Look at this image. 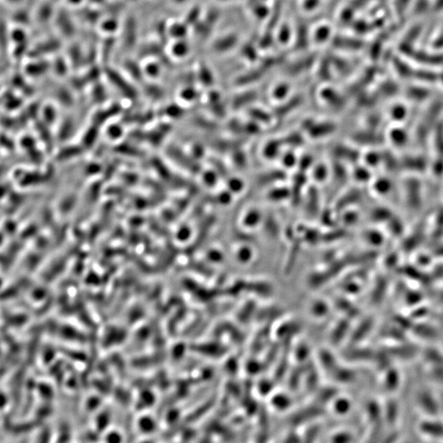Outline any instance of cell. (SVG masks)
<instances>
[{
  "label": "cell",
  "instance_id": "6",
  "mask_svg": "<svg viewBox=\"0 0 443 443\" xmlns=\"http://www.w3.org/2000/svg\"><path fill=\"white\" fill-rule=\"evenodd\" d=\"M283 162H284L285 165L288 166V167H291L295 163V157L291 154H288V155H286L284 156Z\"/></svg>",
  "mask_w": 443,
  "mask_h": 443
},
{
  "label": "cell",
  "instance_id": "4",
  "mask_svg": "<svg viewBox=\"0 0 443 443\" xmlns=\"http://www.w3.org/2000/svg\"><path fill=\"white\" fill-rule=\"evenodd\" d=\"M288 191L285 189H279L275 190L272 193H270L269 197L273 199H282L286 198L288 196Z\"/></svg>",
  "mask_w": 443,
  "mask_h": 443
},
{
  "label": "cell",
  "instance_id": "8",
  "mask_svg": "<svg viewBox=\"0 0 443 443\" xmlns=\"http://www.w3.org/2000/svg\"><path fill=\"white\" fill-rule=\"evenodd\" d=\"M301 161H302V162H301V167H303V168H307V167H309V166H310V164L311 163V161L312 160H311V158H310V157H307V156H306V157H305V158H302V160Z\"/></svg>",
  "mask_w": 443,
  "mask_h": 443
},
{
  "label": "cell",
  "instance_id": "3",
  "mask_svg": "<svg viewBox=\"0 0 443 443\" xmlns=\"http://www.w3.org/2000/svg\"><path fill=\"white\" fill-rule=\"evenodd\" d=\"M286 141L290 145L296 146V145H301V143L303 142V138L301 137V135L299 133H293L286 138Z\"/></svg>",
  "mask_w": 443,
  "mask_h": 443
},
{
  "label": "cell",
  "instance_id": "1",
  "mask_svg": "<svg viewBox=\"0 0 443 443\" xmlns=\"http://www.w3.org/2000/svg\"><path fill=\"white\" fill-rule=\"evenodd\" d=\"M279 150H280V141L273 140L266 145L265 155L267 156V158H274L276 155H278Z\"/></svg>",
  "mask_w": 443,
  "mask_h": 443
},
{
  "label": "cell",
  "instance_id": "2",
  "mask_svg": "<svg viewBox=\"0 0 443 443\" xmlns=\"http://www.w3.org/2000/svg\"><path fill=\"white\" fill-rule=\"evenodd\" d=\"M260 219V214L259 212L255 211V210H253V211H250L249 214L245 216L244 220V224L246 226H255V224H257L259 221Z\"/></svg>",
  "mask_w": 443,
  "mask_h": 443
},
{
  "label": "cell",
  "instance_id": "5",
  "mask_svg": "<svg viewBox=\"0 0 443 443\" xmlns=\"http://www.w3.org/2000/svg\"><path fill=\"white\" fill-rule=\"evenodd\" d=\"M250 255H251V252L250 250H248L246 248H243L242 249V250H240L239 253H238V256H239L240 260H246L248 258L250 257Z\"/></svg>",
  "mask_w": 443,
  "mask_h": 443
},
{
  "label": "cell",
  "instance_id": "9",
  "mask_svg": "<svg viewBox=\"0 0 443 443\" xmlns=\"http://www.w3.org/2000/svg\"><path fill=\"white\" fill-rule=\"evenodd\" d=\"M212 176H213V174H207L206 176H205V181H206L208 183L210 184V185L214 184V181H214V178H212Z\"/></svg>",
  "mask_w": 443,
  "mask_h": 443
},
{
  "label": "cell",
  "instance_id": "7",
  "mask_svg": "<svg viewBox=\"0 0 443 443\" xmlns=\"http://www.w3.org/2000/svg\"><path fill=\"white\" fill-rule=\"evenodd\" d=\"M229 186H231V188L234 190L235 191H238L242 189V182L240 180L235 179V180L230 181Z\"/></svg>",
  "mask_w": 443,
  "mask_h": 443
}]
</instances>
